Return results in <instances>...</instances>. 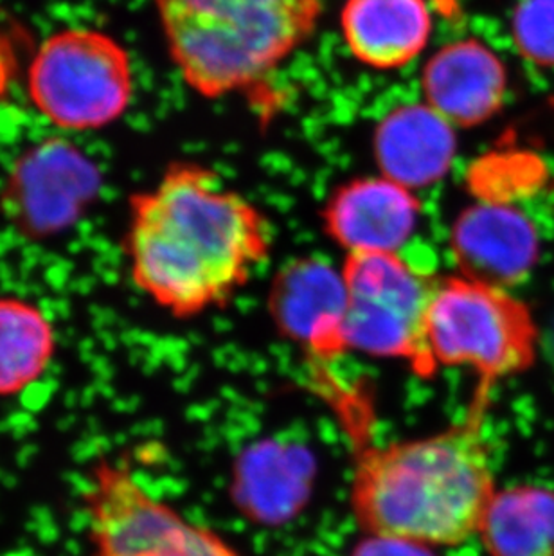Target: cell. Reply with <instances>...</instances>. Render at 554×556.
Instances as JSON below:
<instances>
[{
  "label": "cell",
  "mask_w": 554,
  "mask_h": 556,
  "mask_svg": "<svg viewBox=\"0 0 554 556\" xmlns=\"http://www.w3.org/2000/svg\"><path fill=\"white\" fill-rule=\"evenodd\" d=\"M507 74L492 49L468 38L441 48L425 65V103L454 128H474L501 111Z\"/></svg>",
  "instance_id": "obj_12"
},
{
  "label": "cell",
  "mask_w": 554,
  "mask_h": 556,
  "mask_svg": "<svg viewBox=\"0 0 554 556\" xmlns=\"http://www.w3.org/2000/svg\"><path fill=\"white\" fill-rule=\"evenodd\" d=\"M98 185V172L89 159L63 141H48L16 164L5 205L22 229L48 237L84 213Z\"/></svg>",
  "instance_id": "obj_8"
},
{
  "label": "cell",
  "mask_w": 554,
  "mask_h": 556,
  "mask_svg": "<svg viewBox=\"0 0 554 556\" xmlns=\"http://www.w3.org/2000/svg\"><path fill=\"white\" fill-rule=\"evenodd\" d=\"M130 54L114 37L90 27L54 33L27 73L33 105L68 131L101 130L117 122L134 98Z\"/></svg>",
  "instance_id": "obj_5"
},
{
  "label": "cell",
  "mask_w": 554,
  "mask_h": 556,
  "mask_svg": "<svg viewBox=\"0 0 554 556\" xmlns=\"http://www.w3.org/2000/svg\"><path fill=\"white\" fill-rule=\"evenodd\" d=\"M454 126L427 103L400 106L378 125L375 153L383 177L408 189L429 188L449 174Z\"/></svg>",
  "instance_id": "obj_13"
},
{
  "label": "cell",
  "mask_w": 554,
  "mask_h": 556,
  "mask_svg": "<svg viewBox=\"0 0 554 556\" xmlns=\"http://www.w3.org/2000/svg\"><path fill=\"white\" fill-rule=\"evenodd\" d=\"M84 504L92 556H241L215 530L153 497L125 462L96 465Z\"/></svg>",
  "instance_id": "obj_7"
},
{
  "label": "cell",
  "mask_w": 554,
  "mask_h": 556,
  "mask_svg": "<svg viewBox=\"0 0 554 556\" xmlns=\"http://www.w3.org/2000/svg\"><path fill=\"white\" fill-rule=\"evenodd\" d=\"M419 216L413 189L383 175L339 186L323 210L325 231L348 254H398L416 232Z\"/></svg>",
  "instance_id": "obj_10"
},
{
  "label": "cell",
  "mask_w": 554,
  "mask_h": 556,
  "mask_svg": "<svg viewBox=\"0 0 554 556\" xmlns=\"http://www.w3.org/2000/svg\"><path fill=\"white\" fill-rule=\"evenodd\" d=\"M372 541L355 556H429V547L418 546L413 542L369 536Z\"/></svg>",
  "instance_id": "obj_18"
},
{
  "label": "cell",
  "mask_w": 554,
  "mask_h": 556,
  "mask_svg": "<svg viewBox=\"0 0 554 556\" xmlns=\"http://www.w3.org/2000/svg\"><path fill=\"white\" fill-rule=\"evenodd\" d=\"M539 330L507 289L459 276L438 279L425 325L430 368H468L481 388L531 368Z\"/></svg>",
  "instance_id": "obj_4"
},
{
  "label": "cell",
  "mask_w": 554,
  "mask_h": 556,
  "mask_svg": "<svg viewBox=\"0 0 554 556\" xmlns=\"http://www.w3.org/2000/svg\"><path fill=\"white\" fill-rule=\"evenodd\" d=\"M479 536L490 556H554V492L542 486L498 490Z\"/></svg>",
  "instance_id": "obj_15"
},
{
  "label": "cell",
  "mask_w": 554,
  "mask_h": 556,
  "mask_svg": "<svg viewBox=\"0 0 554 556\" xmlns=\"http://www.w3.org/2000/svg\"><path fill=\"white\" fill-rule=\"evenodd\" d=\"M273 242L267 215L200 164H173L131 199V279L178 319L224 306L267 262Z\"/></svg>",
  "instance_id": "obj_1"
},
{
  "label": "cell",
  "mask_w": 554,
  "mask_h": 556,
  "mask_svg": "<svg viewBox=\"0 0 554 556\" xmlns=\"http://www.w3.org/2000/svg\"><path fill=\"white\" fill-rule=\"evenodd\" d=\"M512 33L524 59L554 65V0H520L513 13Z\"/></svg>",
  "instance_id": "obj_17"
},
{
  "label": "cell",
  "mask_w": 554,
  "mask_h": 556,
  "mask_svg": "<svg viewBox=\"0 0 554 556\" xmlns=\"http://www.w3.org/2000/svg\"><path fill=\"white\" fill-rule=\"evenodd\" d=\"M268 308L282 336L310 353L335 357L344 341V274L319 257H295L276 274Z\"/></svg>",
  "instance_id": "obj_9"
},
{
  "label": "cell",
  "mask_w": 554,
  "mask_h": 556,
  "mask_svg": "<svg viewBox=\"0 0 554 556\" xmlns=\"http://www.w3.org/2000/svg\"><path fill=\"white\" fill-rule=\"evenodd\" d=\"M348 350L372 357L402 358L429 375L425 325L438 279L414 268L398 254H348L344 267Z\"/></svg>",
  "instance_id": "obj_6"
},
{
  "label": "cell",
  "mask_w": 554,
  "mask_h": 556,
  "mask_svg": "<svg viewBox=\"0 0 554 556\" xmlns=\"http://www.w3.org/2000/svg\"><path fill=\"white\" fill-rule=\"evenodd\" d=\"M56 352V330L32 301L0 298V396H15L42 378Z\"/></svg>",
  "instance_id": "obj_16"
},
{
  "label": "cell",
  "mask_w": 554,
  "mask_h": 556,
  "mask_svg": "<svg viewBox=\"0 0 554 556\" xmlns=\"http://www.w3.org/2000/svg\"><path fill=\"white\" fill-rule=\"evenodd\" d=\"M167 51L207 100L251 94L314 37L320 0H155Z\"/></svg>",
  "instance_id": "obj_3"
},
{
  "label": "cell",
  "mask_w": 554,
  "mask_h": 556,
  "mask_svg": "<svg viewBox=\"0 0 554 556\" xmlns=\"http://www.w3.org/2000/svg\"><path fill=\"white\" fill-rule=\"evenodd\" d=\"M487 391L481 389L468 420L358 454L350 503L367 535L429 549L459 546L479 535L498 492L482 435Z\"/></svg>",
  "instance_id": "obj_2"
},
{
  "label": "cell",
  "mask_w": 554,
  "mask_h": 556,
  "mask_svg": "<svg viewBox=\"0 0 554 556\" xmlns=\"http://www.w3.org/2000/svg\"><path fill=\"white\" fill-rule=\"evenodd\" d=\"M450 248L463 276L507 289L533 273L540 237L522 211L484 200L461 213L450 235Z\"/></svg>",
  "instance_id": "obj_11"
},
{
  "label": "cell",
  "mask_w": 554,
  "mask_h": 556,
  "mask_svg": "<svg viewBox=\"0 0 554 556\" xmlns=\"http://www.w3.org/2000/svg\"><path fill=\"white\" fill-rule=\"evenodd\" d=\"M351 54L377 71L402 68L424 53L432 33L427 0H345L340 15Z\"/></svg>",
  "instance_id": "obj_14"
}]
</instances>
